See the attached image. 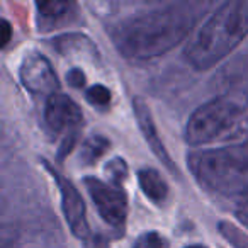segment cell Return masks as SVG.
I'll return each instance as SVG.
<instances>
[{
    "instance_id": "cell-1",
    "label": "cell",
    "mask_w": 248,
    "mask_h": 248,
    "mask_svg": "<svg viewBox=\"0 0 248 248\" xmlns=\"http://www.w3.org/2000/svg\"><path fill=\"white\" fill-rule=\"evenodd\" d=\"M199 9L202 5L186 2L143 12L119 22L110 36L124 58L136 62L158 58L187 38Z\"/></svg>"
},
{
    "instance_id": "cell-5",
    "label": "cell",
    "mask_w": 248,
    "mask_h": 248,
    "mask_svg": "<svg viewBox=\"0 0 248 248\" xmlns=\"http://www.w3.org/2000/svg\"><path fill=\"white\" fill-rule=\"evenodd\" d=\"M45 123L53 135H60L63 138L58 155L60 160H63L66 153L72 152L80 135V129L83 128L82 109L68 95L55 93L46 100Z\"/></svg>"
},
{
    "instance_id": "cell-19",
    "label": "cell",
    "mask_w": 248,
    "mask_h": 248,
    "mask_svg": "<svg viewBox=\"0 0 248 248\" xmlns=\"http://www.w3.org/2000/svg\"><path fill=\"white\" fill-rule=\"evenodd\" d=\"M186 248H206L204 245H189V247H186Z\"/></svg>"
},
{
    "instance_id": "cell-4",
    "label": "cell",
    "mask_w": 248,
    "mask_h": 248,
    "mask_svg": "<svg viewBox=\"0 0 248 248\" xmlns=\"http://www.w3.org/2000/svg\"><path fill=\"white\" fill-rule=\"evenodd\" d=\"M243 107L228 97H216L201 104L186 124V141L202 146L223 138L240 123Z\"/></svg>"
},
{
    "instance_id": "cell-7",
    "label": "cell",
    "mask_w": 248,
    "mask_h": 248,
    "mask_svg": "<svg viewBox=\"0 0 248 248\" xmlns=\"http://www.w3.org/2000/svg\"><path fill=\"white\" fill-rule=\"evenodd\" d=\"M43 165L53 175V180L56 182L60 189V197H62V211L65 214V221L70 226L72 233L77 238H89L90 236V226L87 221V209L80 192L77 187L70 182L66 177H63L48 160H43Z\"/></svg>"
},
{
    "instance_id": "cell-10",
    "label": "cell",
    "mask_w": 248,
    "mask_h": 248,
    "mask_svg": "<svg viewBox=\"0 0 248 248\" xmlns=\"http://www.w3.org/2000/svg\"><path fill=\"white\" fill-rule=\"evenodd\" d=\"M38 11V26L39 31H53L63 26L70 24L77 17V4L73 2H38L36 4Z\"/></svg>"
},
{
    "instance_id": "cell-16",
    "label": "cell",
    "mask_w": 248,
    "mask_h": 248,
    "mask_svg": "<svg viewBox=\"0 0 248 248\" xmlns=\"http://www.w3.org/2000/svg\"><path fill=\"white\" fill-rule=\"evenodd\" d=\"M169 243L158 231H145L136 238L133 248H167Z\"/></svg>"
},
{
    "instance_id": "cell-18",
    "label": "cell",
    "mask_w": 248,
    "mask_h": 248,
    "mask_svg": "<svg viewBox=\"0 0 248 248\" xmlns=\"http://www.w3.org/2000/svg\"><path fill=\"white\" fill-rule=\"evenodd\" d=\"M11 32H12V28L11 24H9V21H2V48H5V46L9 45V41H11Z\"/></svg>"
},
{
    "instance_id": "cell-9",
    "label": "cell",
    "mask_w": 248,
    "mask_h": 248,
    "mask_svg": "<svg viewBox=\"0 0 248 248\" xmlns=\"http://www.w3.org/2000/svg\"><path fill=\"white\" fill-rule=\"evenodd\" d=\"M133 110H135V117H136V121H138L140 131H141V135L145 136L146 143H148V146L153 152V155H155L156 158H158L160 162H162L163 165H165L167 169L173 173V175H177L179 170H177L175 163H173V160L170 158L169 152L165 150L162 140H160L158 129H156V126H155V121H153L150 107L146 106V102L143 99L135 97V99H133Z\"/></svg>"
},
{
    "instance_id": "cell-6",
    "label": "cell",
    "mask_w": 248,
    "mask_h": 248,
    "mask_svg": "<svg viewBox=\"0 0 248 248\" xmlns=\"http://www.w3.org/2000/svg\"><path fill=\"white\" fill-rule=\"evenodd\" d=\"M83 184H85V189L92 202L95 204L99 216L116 231H123L126 226V219H128L126 192L97 177H85Z\"/></svg>"
},
{
    "instance_id": "cell-13",
    "label": "cell",
    "mask_w": 248,
    "mask_h": 248,
    "mask_svg": "<svg viewBox=\"0 0 248 248\" xmlns=\"http://www.w3.org/2000/svg\"><path fill=\"white\" fill-rule=\"evenodd\" d=\"M104 170H106V175L109 177V184L119 187V189L124 180L128 179V163L124 162L123 158H119V156L109 160Z\"/></svg>"
},
{
    "instance_id": "cell-3",
    "label": "cell",
    "mask_w": 248,
    "mask_h": 248,
    "mask_svg": "<svg viewBox=\"0 0 248 248\" xmlns=\"http://www.w3.org/2000/svg\"><path fill=\"white\" fill-rule=\"evenodd\" d=\"M196 180L209 192L236 204L248 197V140L221 148L201 150L187 158Z\"/></svg>"
},
{
    "instance_id": "cell-8",
    "label": "cell",
    "mask_w": 248,
    "mask_h": 248,
    "mask_svg": "<svg viewBox=\"0 0 248 248\" xmlns=\"http://www.w3.org/2000/svg\"><path fill=\"white\" fill-rule=\"evenodd\" d=\"M19 78L26 90L34 95H55L60 89L51 62L39 51H28L19 65Z\"/></svg>"
},
{
    "instance_id": "cell-12",
    "label": "cell",
    "mask_w": 248,
    "mask_h": 248,
    "mask_svg": "<svg viewBox=\"0 0 248 248\" xmlns=\"http://www.w3.org/2000/svg\"><path fill=\"white\" fill-rule=\"evenodd\" d=\"M110 146V141L102 135H92L87 138L82 145V152H80V160L87 165H92L97 160H100L107 153Z\"/></svg>"
},
{
    "instance_id": "cell-2",
    "label": "cell",
    "mask_w": 248,
    "mask_h": 248,
    "mask_svg": "<svg viewBox=\"0 0 248 248\" xmlns=\"http://www.w3.org/2000/svg\"><path fill=\"white\" fill-rule=\"evenodd\" d=\"M247 36L248 0H228L197 29L184 55L196 70H209L226 58Z\"/></svg>"
},
{
    "instance_id": "cell-17",
    "label": "cell",
    "mask_w": 248,
    "mask_h": 248,
    "mask_svg": "<svg viewBox=\"0 0 248 248\" xmlns=\"http://www.w3.org/2000/svg\"><path fill=\"white\" fill-rule=\"evenodd\" d=\"M66 82L73 87V89H82L85 85V75L80 68H72L66 73Z\"/></svg>"
},
{
    "instance_id": "cell-15",
    "label": "cell",
    "mask_w": 248,
    "mask_h": 248,
    "mask_svg": "<svg viewBox=\"0 0 248 248\" xmlns=\"http://www.w3.org/2000/svg\"><path fill=\"white\" fill-rule=\"evenodd\" d=\"M85 99H87V102L92 104L93 107H107L110 104V100H112V95H110V90L107 89L106 85L95 83V85L87 89Z\"/></svg>"
},
{
    "instance_id": "cell-11",
    "label": "cell",
    "mask_w": 248,
    "mask_h": 248,
    "mask_svg": "<svg viewBox=\"0 0 248 248\" xmlns=\"http://www.w3.org/2000/svg\"><path fill=\"white\" fill-rule=\"evenodd\" d=\"M138 184L141 187L143 194L152 201L156 206H163L169 199V184L162 177L158 170L152 169V167H145V169L138 170Z\"/></svg>"
},
{
    "instance_id": "cell-14",
    "label": "cell",
    "mask_w": 248,
    "mask_h": 248,
    "mask_svg": "<svg viewBox=\"0 0 248 248\" xmlns=\"http://www.w3.org/2000/svg\"><path fill=\"white\" fill-rule=\"evenodd\" d=\"M217 230H219V233L223 234L234 248H248V234H245L241 230H238L234 224L221 221V223L217 224Z\"/></svg>"
}]
</instances>
